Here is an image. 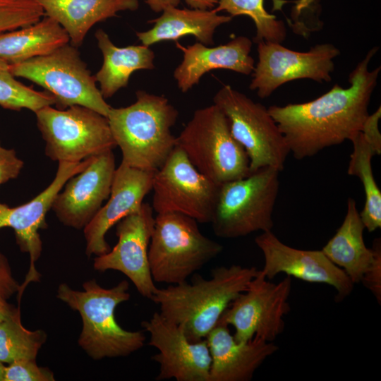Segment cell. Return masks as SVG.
I'll use <instances>...</instances> for the list:
<instances>
[{
	"mask_svg": "<svg viewBox=\"0 0 381 381\" xmlns=\"http://www.w3.org/2000/svg\"><path fill=\"white\" fill-rule=\"evenodd\" d=\"M378 49H370L350 73L346 88L335 84L310 102L267 108L296 159L311 157L326 147L351 140L361 130L380 72V66L368 69Z\"/></svg>",
	"mask_w": 381,
	"mask_h": 381,
	"instance_id": "1",
	"label": "cell"
},
{
	"mask_svg": "<svg viewBox=\"0 0 381 381\" xmlns=\"http://www.w3.org/2000/svg\"><path fill=\"white\" fill-rule=\"evenodd\" d=\"M255 267H217L205 279L195 275L187 281L157 288L150 300L166 319L180 325L193 342L205 339L231 303L245 291L257 274Z\"/></svg>",
	"mask_w": 381,
	"mask_h": 381,
	"instance_id": "2",
	"label": "cell"
},
{
	"mask_svg": "<svg viewBox=\"0 0 381 381\" xmlns=\"http://www.w3.org/2000/svg\"><path fill=\"white\" fill-rule=\"evenodd\" d=\"M136 101L126 107H111L107 119L121 154L129 167L157 171L176 146L171 131L178 110L164 96L144 90L136 92Z\"/></svg>",
	"mask_w": 381,
	"mask_h": 381,
	"instance_id": "3",
	"label": "cell"
},
{
	"mask_svg": "<svg viewBox=\"0 0 381 381\" xmlns=\"http://www.w3.org/2000/svg\"><path fill=\"white\" fill-rule=\"evenodd\" d=\"M83 287L80 291L63 283L56 295L80 315L79 346L95 360L127 356L140 349L145 344L143 332L124 329L114 317L116 308L130 298L128 282L123 280L114 287L104 288L92 279Z\"/></svg>",
	"mask_w": 381,
	"mask_h": 381,
	"instance_id": "4",
	"label": "cell"
},
{
	"mask_svg": "<svg viewBox=\"0 0 381 381\" xmlns=\"http://www.w3.org/2000/svg\"><path fill=\"white\" fill-rule=\"evenodd\" d=\"M222 250L200 232L194 219L175 212L157 214L148 249L152 277L169 284L186 282Z\"/></svg>",
	"mask_w": 381,
	"mask_h": 381,
	"instance_id": "5",
	"label": "cell"
},
{
	"mask_svg": "<svg viewBox=\"0 0 381 381\" xmlns=\"http://www.w3.org/2000/svg\"><path fill=\"white\" fill-rule=\"evenodd\" d=\"M176 146L217 185L251 173L245 150L232 136L226 116L214 104L195 111L176 137Z\"/></svg>",
	"mask_w": 381,
	"mask_h": 381,
	"instance_id": "6",
	"label": "cell"
},
{
	"mask_svg": "<svg viewBox=\"0 0 381 381\" xmlns=\"http://www.w3.org/2000/svg\"><path fill=\"white\" fill-rule=\"evenodd\" d=\"M279 171L265 167L248 176L219 186L211 221L214 233L223 238L272 231Z\"/></svg>",
	"mask_w": 381,
	"mask_h": 381,
	"instance_id": "7",
	"label": "cell"
},
{
	"mask_svg": "<svg viewBox=\"0 0 381 381\" xmlns=\"http://www.w3.org/2000/svg\"><path fill=\"white\" fill-rule=\"evenodd\" d=\"M16 78L29 80L51 94L57 109L80 105L107 117L111 107L96 85V78L80 58L78 47L68 43L53 52L9 64Z\"/></svg>",
	"mask_w": 381,
	"mask_h": 381,
	"instance_id": "8",
	"label": "cell"
},
{
	"mask_svg": "<svg viewBox=\"0 0 381 381\" xmlns=\"http://www.w3.org/2000/svg\"><path fill=\"white\" fill-rule=\"evenodd\" d=\"M45 154L58 162H79L116 147L107 117L90 108L46 106L35 113Z\"/></svg>",
	"mask_w": 381,
	"mask_h": 381,
	"instance_id": "9",
	"label": "cell"
},
{
	"mask_svg": "<svg viewBox=\"0 0 381 381\" xmlns=\"http://www.w3.org/2000/svg\"><path fill=\"white\" fill-rule=\"evenodd\" d=\"M213 102L224 114L232 136L245 150L251 172L265 167L283 170L290 152L265 106L228 85L216 93Z\"/></svg>",
	"mask_w": 381,
	"mask_h": 381,
	"instance_id": "10",
	"label": "cell"
},
{
	"mask_svg": "<svg viewBox=\"0 0 381 381\" xmlns=\"http://www.w3.org/2000/svg\"><path fill=\"white\" fill-rule=\"evenodd\" d=\"M291 277L270 282L261 270L225 310L219 322L234 329V337L246 342L254 337L273 341L285 328L284 316L290 311Z\"/></svg>",
	"mask_w": 381,
	"mask_h": 381,
	"instance_id": "11",
	"label": "cell"
},
{
	"mask_svg": "<svg viewBox=\"0 0 381 381\" xmlns=\"http://www.w3.org/2000/svg\"><path fill=\"white\" fill-rule=\"evenodd\" d=\"M219 186L201 174L176 146L155 173L152 207L157 214L179 213L200 223H210Z\"/></svg>",
	"mask_w": 381,
	"mask_h": 381,
	"instance_id": "12",
	"label": "cell"
},
{
	"mask_svg": "<svg viewBox=\"0 0 381 381\" xmlns=\"http://www.w3.org/2000/svg\"><path fill=\"white\" fill-rule=\"evenodd\" d=\"M257 44L258 61L249 88L257 90L260 98L269 97L279 86L296 79L330 82L334 69L333 59L340 54L329 43L317 44L308 52L291 50L277 42Z\"/></svg>",
	"mask_w": 381,
	"mask_h": 381,
	"instance_id": "13",
	"label": "cell"
},
{
	"mask_svg": "<svg viewBox=\"0 0 381 381\" xmlns=\"http://www.w3.org/2000/svg\"><path fill=\"white\" fill-rule=\"evenodd\" d=\"M152 207L143 202L135 212L116 224L118 242L110 250L97 256L93 267L98 272L109 270L124 274L143 297L151 299L157 287L152 277L148 246L152 234L155 217Z\"/></svg>",
	"mask_w": 381,
	"mask_h": 381,
	"instance_id": "14",
	"label": "cell"
},
{
	"mask_svg": "<svg viewBox=\"0 0 381 381\" xmlns=\"http://www.w3.org/2000/svg\"><path fill=\"white\" fill-rule=\"evenodd\" d=\"M142 325L148 344L157 349L152 359L159 365L157 380L210 381L211 356L206 339L193 342L183 327L155 313Z\"/></svg>",
	"mask_w": 381,
	"mask_h": 381,
	"instance_id": "15",
	"label": "cell"
},
{
	"mask_svg": "<svg viewBox=\"0 0 381 381\" xmlns=\"http://www.w3.org/2000/svg\"><path fill=\"white\" fill-rule=\"evenodd\" d=\"M255 243L263 255L264 265L260 270L267 279L284 273L308 283L327 284L335 289L337 302L351 294L353 282L322 250L291 247L281 241L272 231L262 232L256 236Z\"/></svg>",
	"mask_w": 381,
	"mask_h": 381,
	"instance_id": "16",
	"label": "cell"
},
{
	"mask_svg": "<svg viewBox=\"0 0 381 381\" xmlns=\"http://www.w3.org/2000/svg\"><path fill=\"white\" fill-rule=\"evenodd\" d=\"M116 169L112 150L90 157L87 165L66 182L53 201L52 209L59 220L84 229L108 199Z\"/></svg>",
	"mask_w": 381,
	"mask_h": 381,
	"instance_id": "17",
	"label": "cell"
},
{
	"mask_svg": "<svg viewBox=\"0 0 381 381\" xmlns=\"http://www.w3.org/2000/svg\"><path fill=\"white\" fill-rule=\"evenodd\" d=\"M89 159L79 162H58L57 171L52 183L28 202L14 207L0 203V229H13L20 250L28 253L30 258L29 272L18 291V301L26 286L31 282H37L40 277L35 262L42 250L39 230L47 227L46 214L52 209L56 195L66 182L82 171L87 165Z\"/></svg>",
	"mask_w": 381,
	"mask_h": 381,
	"instance_id": "18",
	"label": "cell"
},
{
	"mask_svg": "<svg viewBox=\"0 0 381 381\" xmlns=\"http://www.w3.org/2000/svg\"><path fill=\"white\" fill-rule=\"evenodd\" d=\"M155 173L121 162L114 173L108 201L83 229L87 256H99L110 250L105 239L107 231L140 207L152 190Z\"/></svg>",
	"mask_w": 381,
	"mask_h": 381,
	"instance_id": "19",
	"label": "cell"
},
{
	"mask_svg": "<svg viewBox=\"0 0 381 381\" xmlns=\"http://www.w3.org/2000/svg\"><path fill=\"white\" fill-rule=\"evenodd\" d=\"M205 339L211 356L210 381H250L262 363L278 351L273 341L258 337L237 341L229 326L221 323Z\"/></svg>",
	"mask_w": 381,
	"mask_h": 381,
	"instance_id": "20",
	"label": "cell"
},
{
	"mask_svg": "<svg viewBox=\"0 0 381 381\" xmlns=\"http://www.w3.org/2000/svg\"><path fill=\"white\" fill-rule=\"evenodd\" d=\"M252 41L245 36L236 37L226 44L209 47L202 43L184 47L176 42L183 52V60L175 68L174 78L182 92L198 84L202 75L214 69H227L244 75L255 68L250 55Z\"/></svg>",
	"mask_w": 381,
	"mask_h": 381,
	"instance_id": "21",
	"label": "cell"
},
{
	"mask_svg": "<svg viewBox=\"0 0 381 381\" xmlns=\"http://www.w3.org/2000/svg\"><path fill=\"white\" fill-rule=\"evenodd\" d=\"M162 13L159 17L149 21L154 23L152 28L136 32L142 44L150 47L162 41H177L186 35H193L198 42L212 45L216 29L232 19L231 16L219 15L214 9L169 6Z\"/></svg>",
	"mask_w": 381,
	"mask_h": 381,
	"instance_id": "22",
	"label": "cell"
},
{
	"mask_svg": "<svg viewBox=\"0 0 381 381\" xmlns=\"http://www.w3.org/2000/svg\"><path fill=\"white\" fill-rule=\"evenodd\" d=\"M44 15L57 21L69 36L70 44L80 47L90 28L123 11H135L138 0H35Z\"/></svg>",
	"mask_w": 381,
	"mask_h": 381,
	"instance_id": "23",
	"label": "cell"
},
{
	"mask_svg": "<svg viewBox=\"0 0 381 381\" xmlns=\"http://www.w3.org/2000/svg\"><path fill=\"white\" fill-rule=\"evenodd\" d=\"M364 229L356 202L349 198L343 222L321 250L331 262L344 271L353 284L361 283L375 256L374 246L368 248L365 244Z\"/></svg>",
	"mask_w": 381,
	"mask_h": 381,
	"instance_id": "24",
	"label": "cell"
},
{
	"mask_svg": "<svg viewBox=\"0 0 381 381\" xmlns=\"http://www.w3.org/2000/svg\"><path fill=\"white\" fill-rule=\"evenodd\" d=\"M95 36L103 56L102 66L95 76L104 99L126 87L133 72L154 69L155 53L150 47H116L102 29H98Z\"/></svg>",
	"mask_w": 381,
	"mask_h": 381,
	"instance_id": "25",
	"label": "cell"
},
{
	"mask_svg": "<svg viewBox=\"0 0 381 381\" xmlns=\"http://www.w3.org/2000/svg\"><path fill=\"white\" fill-rule=\"evenodd\" d=\"M70 42L68 33L47 16L30 25L0 33V58L9 64L47 55Z\"/></svg>",
	"mask_w": 381,
	"mask_h": 381,
	"instance_id": "26",
	"label": "cell"
},
{
	"mask_svg": "<svg viewBox=\"0 0 381 381\" xmlns=\"http://www.w3.org/2000/svg\"><path fill=\"white\" fill-rule=\"evenodd\" d=\"M350 141L353 152L347 172L357 176L363 184L365 199L359 214L365 229L373 232L381 227V191L375 180L371 162L375 154L361 131Z\"/></svg>",
	"mask_w": 381,
	"mask_h": 381,
	"instance_id": "27",
	"label": "cell"
},
{
	"mask_svg": "<svg viewBox=\"0 0 381 381\" xmlns=\"http://www.w3.org/2000/svg\"><path fill=\"white\" fill-rule=\"evenodd\" d=\"M47 338L42 330L24 327L18 308L0 325V361L11 363L20 360H36Z\"/></svg>",
	"mask_w": 381,
	"mask_h": 381,
	"instance_id": "28",
	"label": "cell"
},
{
	"mask_svg": "<svg viewBox=\"0 0 381 381\" xmlns=\"http://www.w3.org/2000/svg\"><path fill=\"white\" fill-rule=\"evenodd\" d=\"M263 0H219L214 8L216 12L226 11L231 17L246 16L253 21L256 35L253 41L281 43L286 36L283 21L267 13Z\"/></svg>",
	"mask_w": 381,
	"mask_h": 381,
	"instance_id": "29",
	"label": "cell"
},
{
	"mask_svg": "<svg viewBox=\"0 0 381 381\" xmlns=\"http://www.w3.org/2000/svg\"><path fill=\"white\" fill-rule=\"evenodd\" d=\"M55 104L54 97L47 91L41 92L18 81L11 73L9 64L0 58V106L4 109L20 111L29 109L34 113L46 106Z\"/></svg>",
	"mask_w": 381,
	"mask_h": 381,
	"instance_id": "30",
	"label": "cell"
},
{
	"mask_svg": "<svg viewBox=\"0 0 381 381\" xmlns=\"http://www.w3.org/2000/svg\"><path fill=\"white\" fill-rule=\"evenodd\" d=\"M53 373L40 367L35 360H20L6 366L4 381H54Z\"/></svg>",
	"mask_w": 381,
	"mask_h": 381,
	"instance_id": "31",
	"label": "cell"
},
{
	"mask_svg": "<svg viewBox=\"0 0 381 381\" xmlns=\"http://www.w3.org/2000/svg\"><path fill=\"white\" fill-rule=\"evenodd\" d=\"M375 256L364 273L361 283L375 297L377 303H381V242L380 238L374 240Z\"/></svg>",
	"mask_w": 381,
	"mask_h": 381,
	"instance_id": "32",
	"label": "cell"
},
{
	"mask_svg": "<svg viewBox=\"0 0 381 381\" xmlns=\"http://www.w3.org/2000/svg\"><path fill=\"white\" fill-rule=\"evenodd\" d=\"M24 162L13 149L4 147L0 142V186L16 179L23 169Z\"/></svg>",
	"mask_w": 381,
	"mask_h": 381,
	"instance_id": "33",
	"label": "cell"
},
{
	"mask_svg": "<svg viewBox=\"0 0 381 381\" xmlns=\"http://www.w3.org/2000/svg\"><path fill=\"white\" fill-rule=\"evenodd\" d=\"M381 117V107L373 114H369L361 130L364 138L369 143L375 155L381 153V134L378 128V122Z\"/></svg>",
	"mask_w": 381,
	"mask_h": 381,
	"instance_id": "34",
	"label": "cell"
},
{
	"mask_svg": "<svg viewBox=\"0 0 381 381\" xmlns=\"http://www.w3.org/2000/svg\"><path fill=\"white\" fill-rule=\"evenodd\" d=\"M181 0H143L150 8L156 13L162 12L169 6L177 7ZM191 8L211 10L216 7L219 0H184Z\"/></svg>",
	"mask_w": 381,
	"mask_h": 381,
	"instance_id": "35",
	"label": "cell"
},
{
	"mask_svg": "<svg viewBox=\"0 0 381 381\" xmlns=\"http://www.w3.org/2000/svg\"><path fill=\"white\" fill-rule=\"evenodd\" d=\"M20 286L12 275L8 259L0 252V297L8 299L18 291Z\"/></svg>",
	"mask_w": 381,
	"mask_h": 381,
	"instance_id": "36",
	"label": "cell"
},
{
	"mask_svg": "<svg viewBox=\"0 0 381 381\" xmlns=\"http://www.w3.org/2000/svg\"><path fill=\"white\" fill-rule=\"evenodd\" d=\"M18 308L7 302L6 299L0 297V325Z\"/></svg>",
	"mask_w": 381,
	"mask_h": 381,
	"instance_id": "37",
	"label": "cell"
},
{
	"mask_svg": "<svg viewBox=\"0 0 381 381\" xmlns=\"http://www.w3.org/2000/svg\"><path fill=\"white\" fill-rule=\"evenodd\" d=\"M6 366L0 361V381H4V371Z\"/></svg>",
	"mask_w": 381,
	"mask_h": 381,
	"instance_id": "38",
	"label": "cell"
},
{
	"mask_svg": "<svg viewBox=\"0 0 381 381\" xmlns=\"http://www.w3.org/2000/svg\"><path fill=\"white\" fill-rule=\"evenodd\" d=\"M298 1L301 3H308V2H311L314 0H298Z\"/></svg>",
	"mask_w": 381,
	"mask_h": 381,
	"instance_id": "39",
	"label": "cell"
}]
</instances>
